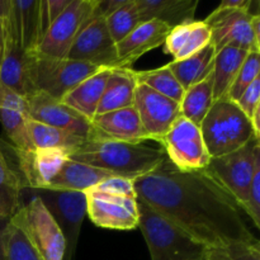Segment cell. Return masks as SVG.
I'll return each mask as SVG.
<instances>
[{
  "mask_svg": "<svg viewBox=\"0 0 260 260\" xmlns=\"http://www.w3.org/2000/svg\"><path fill=\"white\" fill-rule=\"evenodd\" d=\"M136 196L210 249L258 239L233 197L206 172H182L168 159L134 180Z\"/></svg>",
  "mask_w": 260,
  "mask_h": 260,
  "instance_id": "1",
  "label": "cell"
},
{
  "mask_svg": "<svg viewBox=\"0 0 260 260\" xmlns=\"http://www.w3.org/2000/svg\"><path fill=\"white\" fill-rule=\"evenodd\" d=\"M69 159L136 180L154 172L167 159L164 150L141 144L88 140Z\"/></svg>",
  "mask_w": 260,
  "mask_h": 260,
  "instance_id": "2",
  "label": "cell"
},
{
  "mask_svg": "<svg viewBox=\"0 0 260 260\" xmlns=\"http://www.w3.org/2000/svg\"><path fill=\"white\" fill-rule=\"evenodd\" d=\"M139 226L151 260H208V246L137 198Z\"/></svg>",
  "mask_w": 260,
  "mask_h": 260,
  "instance_id": "3",
  "label": "cell"
},
{
  "mask_svg": "<svg viewBox=\"0 0 260 260\" xmlns=\"http://www.w3.org/2000/svg\"><path fill=\"white\" fill-rule=\"evenodd\" d=\"M200 128L211 159L236 151L255 139L260 140L254 134L250 119L229 98L213 102Z\"/></svg>",
  "mask_w": 260,
  "mask_h": 260,
  "instance_id": "4",
  "label": "cell"
},
{
  "mask_svg": "<svg viewBox=\"0 0 260 260\" xmlns=\"http://www.w3.org/2000/svg\"><path fill=\"white\" fill-rule=\"evenodd\" d=\"M28 239L42 260H63L65 239L42 201L33 194L25 206H20L9 218Z\"/></svg>",
  "mask_w": 260,
  "mask_h": 260,
  "instance_id": "5",
  "label": "cell"
},
{
  "mask_svg": "<svg viewBox=\"0 0 260 260\" xmlns=\"http://www.w3.org/2000/svg\"><path fill=\"white\" fill-rule=\"evenodd\" d=\"M260 157L259 140H253L241 149L218 157H212L206 172L235 200L241 208L248 201V192Z\"/></svg>",
  "mask_w": 260,
  "mask_h": 260,
  "instance_id": "6",
  "label": "cell"
},
{
  "mask_svg": "<svg viewBox=\"0 0 260 260\" xmlns=\"http://www.w3.org/2000/svg\"><path fill=\"white\" fill-rule=\"evenodd\" d=\"M102 69L104 68L70 58L48 57L36 52L33 80L37 90L61 101L81 81Z\"/></svg>",
  "mask_w": 260,
  "mask_h": 260,
  "instance_id": "7",
  "label": "cell"
},
{
  "mask_svg": "<svg viewBox=\"0 0 260 260\" xmlns=\"http://www.w3.org/2000/svg\"><path fill=\"white\" fill-rule=\"evenodd\" d=\"M160 145L168 161L182 172L206 169L211 160L201 128L183 116L173 123Z\"/></svg>",
  "mask_w": 260,
  "mask_h": 260,
  "instance_id": "8",
  "label": "cell"
},
{
  "mask_svg": "<svg viewBox=\"0 0 260 260\" xmlns=\"http://www.w3.org/2000/svg\"><path fill=\"white\" fill-rule=\"evenodd\" d=\"M28 189V188H27ZM43 202L65 239V258L73 260L81 226L86 216L85 192L55 189H29Z\"/></svg>",
  "mask_w": 260,
  "mask_h": 260,
  "instance_id": "9",
  "label": "cell"
},
{
  "mask_svg": "<svg viewBox=\"0 0 260 260\" xmlns=\"http://www.w3.org/2000/svg\"><path fill=\"white\" fill-rule=\"evenodd\" d=\"M66 58L104 69L117 68V45L109 35L106 18L98 12V5L94 14L79 30Z\"/></svg>",
  "mask_w": 260,
  "mask_h": 260,
  "instance_id": "10",
  "label": "cell"
},
{
  "mask_svg": "<svg viewBox=\"0 0 260 260\" xmlns=\"http://www.w3.org/2000/svg\"><path fill=\"white\" fill-rule=\"evenodd\" d=\"M98 0H71L41 41L37 53L48 57L66 58L74 40L86 20L94 14Z\"/></svg>",
  "mask_w": 260,
  "mask_h": 260,
  "instance_id": "11",
  "label": "cell"
},
{
  "mask_svg": "<svg viewBox=\"0 0 260 260\" xmlns=\"http://www.w3.org/2000/svg\"><path fill=\"white\" fill-rule=\"evenodd\" d=\"M254 13L216 8L205 20L211 32V43L216 52L225 47L260 52V43L251 29Z\"/></svg>",
  "mask_w": 260,
  "mask_h": 260,
  "instance_id": "12",
  "label": "cell"
},
{
  "mask_svg": "<svg viewBox=\"0 0 260 260\" xmlns=\"http://www.w3.org/2000/svg\"><path fill=\"white\" fill-rule=\"evenodd\" d=\"M86 196V215L98 228L109 230H134L139 226L137 197L111 194L89 189Z\"/></svg>",
  "mask_w": 260,
  "mask_h": 260,
  "instance_id": "13",
  "label": "cell"
},
{
  "mask_svg": "<svg viewBox=\"0 0 260 260\" xmlns=\"http://www.w3.org/2000/svg\"><path fill=\"white\" fill-rule=\"evenodd\" d=\"M134 108L139 114L147 140L159 144L173 123L182 116L180 103L139 83L135 90Z\"/></svg>",
  "mask_w": 260,
  "mask_h": 260,
  "instance_id": "14",
  "label": "cell"
},
{
  "mask_svg": "<svg viewBox=\"0 0 260 260\" xmlns=\"http://www.w3.org/2000/svg\"><path fill=\"white\" fill-rule=\"evenodd\" d=\"M3 25L4 42L0 53V84L25 98L37 90L33 80L36 53L23 50L4 20Z\"/></svg>",
  "mask_w": 260,
  "mask_h": 260,
  "instance_id": "15",
  "label": "cell"
},
{
  "mask_svg": "<svg viewBox=\"0 0 260 260\" xmlns=\"http://www.w3.org/2000/svg\"><path fill=\"white\" fill-rule=\"evenodd\" d=\"M29 119L56 128L65 129L89 140L91 135L90 121L79 114L61 101L52 98L43 91L36 90L25 96Z\"/></svg>",
  "mask_w": 260,
  "mask_h": 260,
  "instance_id": "16",
  "label": "cell"
},
{
  "mask_svg": "<svg viewBox=\"0 0 260 260\" xmlns=\"http://www.w3.org/2000/svg\"><path fill=\"white\" fill-rule=\"evenodd\" d=\"M91 123L89 140L141 144L147 141L141 121L134 107L96 114Z\"/></svg>",
  "mask_w": 260,
  "mask_h": 260,
  "instance_id": "17",
  "label": "cell"
},
{
  "mask_svg": "<svg viewBox=\"0 0 260 260\" xmlns=\"http://www.w3.org/2000/svg\"><path fill=\"white\" fill-rule=\"evenodd\" d=\"M18 164L28 189H46L69 160L70 152L58 149H33L15 151Z\"/></svg>",
  "mask_w": 260,
  "mask_h": 260,
  "instance_id": "18",
  "label": "cell"
},
{
  "mask_svg": "<svg viewBox=\"0 0 260 260\" xmlns=\"http://www.w3.org/2000/svg\"><path fill=\"white\" fill-rule=\"evenodd\" d=\"M170 30L169 25L159 20L140 23L124 40L117 43L116 69H131L140 57L164 45Z\"/></svg>",
  "mask_w": 260,
  "mask_h": 260,
  "instance_id": "19",
  "label": "cell"
},
{
  "mask_svg": "<svg viewBox=\"0 0 260 260\" xmlns=\"http://www.w3.org/2000/svg\"><path fill=\"white\" fill-rule=\"evenodd\" d=\"M28 119L24 96L0 84V124L14 151L25 152L33 150L28 136Z\"/></svg>",
  "mask_w": 260,
  "mask_h": 260,
  "instance_id": "20",
  "label": "cell"
},
{
  "mask_svg": "<svg viewBox=\"0 0 260 260\" xmlns=\"http://www.w3.org/2000/svg\"><path fill=\"white\" fill-rule=\"evenodd\" d=\"M4 22L23 50L37 52L41 43L40 0H12L10 13Z\"/></svg>",
  "mask_w": 260,
  "mask_h": 260,
  "instance_id": "21",
  "label": "cell"
},
{
  "mask_svg": "<svg viewBox=\"0 0 260 260\" xmlns=\"http://www.w3.org/2000/svg\"><path fill=\"white\" fill-rule=\"evenodd\" d=\"M140 20H159L170 28L194 20L198 0H135Z\"/></svg>",
  "mask_w": 260,
  "mask_h": 260,
  "instance_id": "22",
  "label": "cell"
},
{
  "mask_svg": "<svg viewBox=\"0 0 260 260\" xmlns=\"http://www.w3.org/2000/svg\"><path fill=\"white\" fill-rule=\"evenodd\" d=\"M211 42V32L205 20H190L172 28L164 42V50L179 61L198 52Z\"/></svg>",
  "mask_w": 260,
  "mask_h": 260,
  "instance_id": "23",
  "label": "cell"
},
{
  "mask_svg": "<svg viewBox=\"0 0 260 260\" xmlns=\"http://www.w3.org/2000/svg\"><path fill=\"white\" fill-rule=\"evenodd\" d=\"M111 71L112 69H102L94 75L89 76L70 93L66 94L61 102L91 122L96 116V109L101 103Z\"/></svg>",
  "mask_w": 260,
  "mask_h": 260,
  "instance_id": "24",
  "label": "cell"
},
{
  "mask_svg": "<svg viewBox=\"0 0 260 260\" xmlns=\"http://www.w3.org/2000/svg\"><path fill=\"white\" fill-rule=\"evenodd\" d=\"M137 79L134 69H112L96 114L134 107Z\"/></svg>",
  "mask_w": 260,
  "mask_h": 260,
  "instance_id": "25",
  "label": "cell"
},
{
  "mask_svg": "<svg viewBox=\"0 0 260 260\" xmlns=\"http://www.w3.org/2000/svg\"><path fill=\"white\" fill-rule=\"evenodd\" d=\"M112 175L106 170L69 159L46 189L86 192Z\"/></svg>",
  "mask_w": 260,
  "mask_h": 260,
  "instance_id": "26",
  "label": "cell"
},
{
  "mask_svg": "<svg viewBox=\"0 0 260 260\" xmlns=\"http://www.w3.org/2000/svg\"><path fill=\"white\" fill-rule=\"evenodd\" d=\"M216 51L212 43L193 53L189 57L179 61H172L167 63V68L177 78L184 91L190 86L201 83L208 76L212 75L213 62H215Z\"/></svg>",
  "mask_w": 260,
  "mask_h": 260,
  "instance_id": "27",
  "label": "cell"
},
{
  "mask_svg": "<svg viewBox=\"0 0 260 260\" xmlns=\"http://www.w3.org/2000/svg\"><path fill=\"white\" fill-rule=\"evenodd\" d=\"M248 53V51L235 47H225L216 52L212 75H211L215 101L228 98L229 91L235 83L239 70Z\"/></svg>",
  "mask_w": 260,
  "mask_h": 260,
  "instance_id": "28",
  "label": "cell"
},
{
  "mask_svg": "<svg viewBox=\"0 0 260 260\" xmlns=\"http://www.w3.org/2000/svg\"><path fill=\"white\" fill-rule=\"evenodd\" d=\"M27 129L33 149H58L73 154L88 141V139L83 136L40 123L33 119H28Z\"/></svg>",
  "mask_w": 260,
  "mask_h": 260,
  "instance_id": "29",
  "label": "cell"
},
{
  "mask_svg": "<svg viewBox=\"0 0 260 260\" xmlns=\"http://www.w3.org/2000/svg\"><path fill=\"white\" fill-rule=\"evenodd\" d=\"M213 102L215 99H213L212 78L208 76L207 79L190 86L184 91V95L180 102V114L200 127L206 114L212 107Z\"/></svg>",
  "mask_w": 260,
  "mask_h": 260,
  "instance_id": "30",
  "label": "cell"
},
{
  "mask_svg": "<svg viewBox=\"0 0 260 260\" xmlns=\"http://www.w3.org/2000/svg\"><path fill=\"white\" fill-rule=\"evenodd\" d=\"M23 183L9 167L0 147V218L8 221L20 207Z\"/></svg>",
  "mask_w": 260,
  "mask_h": 260,
  "instance_id": "31",
  "label": "cell"
},
{
  "mask_svg": "<svg viewBox=\"0 0 260 260\" xmlns=\"http://www.w3.org/2000/svg\"><path fill=\"white\" fill-rule=\"evenodd\" d=\"M135 75L139 84H144L156 93L168 96L178 103L182 102L184 89L165 65L161 68L151 69V70H135Z\"/></svg>",
  "mask_w": 260,
  "mask_h": 260,
  "instance_id": "32",
  "label": "cell"
},
{
  "mask_svg": "<svg viewBox=\"0 0 260 260\" xmlns=\"http://www.w3.org/2000/svg\"><path fill=\"white\" fill-rule=\"evenodd\" d=\"M141 23L135 0H126L123 4L106 17V24L114 43H119Z\"/></svg>",
  "mask_w": 260,
  "mask_h": 260,
  "instance_id": "33",
  "label": "cell"
},
{
  "mask_svg": "<svg viewBox=\"0 0 260 260\" xmlns=\"http://www.w3.org/2000/svg\"><path fill=\"white\" fill-rule=\"evenodd\" d=\"M4 260H42L22 231L9 220L2 233Z\"/></svg>",
  "mask_w": 260,
  "mask_h": 260,
  "instance_id": "34",
  "label": "cell"
},
{
  "mask_svg": "<svg viewBox=\"0 0 260 260\" xmlns=\"http://www.w3.org/2000/svg\"><path fill=\"white\" fill-rule=\"evenodd\" d=\"M258 78H260V55L258 51H253L246 55L236 76L235 83L229 91L228 98L233 102H238L244 90Z\"/></svg>",
  "mask_w": 260,
  "mask_h": 260,
  "instance_id": "35",
  "label": "cell"
},
{
  "mask_svg": "<svg viewBox=\"0 0 260 260\" xmlns=\"http://www.w3.org/2000/svg\"><path fill=\"white\" fill-rule=\"evenodd\" d=\"M210 256L215 260H260L259 243H235L217 249H211Z\"/></svg>",
  "mask_w": 260,
  "mask_h": 260,
  "instance_id": "36",
  "label": "cell"
},
{
  "mask_svg": "<svg viewBox=\"0 0 260 260\" xmlns=\"http://www.w3.org/2000/svg\"><path fill=\"white\" fill-rule=\"evenodd\" d=\"M241 210L250 217L255 228L260 229V157L256 160L254 175L248 192V201Z\"/></svg>",
  "mask_w": 260,
  "mask_h": 260,
  "instance_id": "37",
  "label": "cell"
},
{
  "mask_svg": "<svg viewBox=\"0 0 260 260\" xmlns=\"http://www.w3.org/2000/svg\"><path fill=\"white\" fill-rule=\"evenodd\" d=\"M71 0H41L40 2V30L41 41L47 33L56 18L66 9Z\"/></svg>",
  "mask_w": 260,
  "mask_h": 260,
  "instance_id": "38",
  "label": "cell"
},
{
  "mask_svg": "<svg viewBox=\"0 0 260 260\" xmlns=\"http://www.w3.org/2000/svg\"><path fill=\"white\" fill-rule=\"evenodd\" d=\"M93 189L111 193V194L124 196V197H137L134 180L127 179V178L123 177H117V175H112V177L107 178L103 182L99 183L98 185H95Z\"/></svg>",
  "mask_w": 260,
  "mask_h": 260,
  "instance_id": "39",
  "label": "cell"
},
{
  "mask_svg": "<svg viewBox=\"0 0 260 260\" xmlns=\"http://www.w3.org/2000/svg\"><path fill=\"white\" fill-rule=\"evenodd\" d=\"M260 78L256 79L253 84L248 86V88L244 90V93L241 94L240 98L238 99V102H235L239 106V108L246 114L249 119L253 116L254 111L260 107Z\"/></svg>",
  "mask_w": 260,
  "mask_h": 260,
  "instance_id": "40",
  "label": "cell"
},
{
  "mask_svg": "<svg viewBox=\"0 0 260 260\" xmlns=\"http://www.w3.org/2000/svg\"><path fill=\"white\" fill-rule=\"evenodd\" d=\"M251 0H223L217 8L220 9H234V10H245V12H250L251 8Z\"/></svg>",
  "mask_w": 260,
  "mask_h": 260,
  "instance_id": "41",
  "label": "cell"
},
{
  "mask_svg": "<svg viewBox=\"0 0 260 260\" xmlns=\"http://www.w3.org/2000/svg\"><path fill=\"white\" fill-rule=\"evenodd\" d=\"M12 8V0H0V19H7Z\"/></svg>",
  "mask_w": 260,
  "mask_h": 260,
  "instance_id": "42",
  "label": "cell"
},
{
  "mask_svg": "<svg viewBox=\"0 0 260 260\" xmlns=\"http://www.w3.org/2000/svg\"><path fill=\"white\" fill-rule=\"evenodd\" d=\"M3 218H0V260H4V251H3V243H2V233H3V229H4L5 225H3Z\"/></svg>",
  "mask_w": 260,
  "mask_h": 260,
  "instance_id": "43",
  "label": "cell"
},
{
  "mask_svg": "<svg viewBox=\"0 0 260 260\" xmlns=\"http://www.w3.org/2000/svg\"><path fill=\"white\" fill-rule=\"evenodd\" d=\"M3 42H4V25H3V20L0 19V53H2Z\"/></svg>",
  "mask_w": 260,
  "mask_h": 260,
  "instance_id": "44",
  "label": "cell"
},
{
  "mask_svg": "<svg viewBox=\"0 0 260 260\" xmlns=\"http://www.w3.org/2000/svg\"><path fill=\"white\" fill-rule=\"evenodd\" d=\"M208 260H215V259H212V258H211V256H210V259H208Z\"/></svg>",
  "mask_w": 260,
  "mask_h": 260,
  "instance_id": "45",
  "label": "cell"
}]
</instances>
